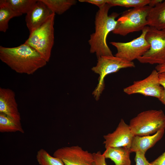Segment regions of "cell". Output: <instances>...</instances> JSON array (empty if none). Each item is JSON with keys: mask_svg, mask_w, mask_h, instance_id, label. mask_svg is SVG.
Instances as JSON below:
<instances>
[{"mask_svg": "<svg viewBox=\"0 0 165 165\" xmlns=\"http://www.w3.org/2000/svg\"><path fill=\"white\" fill-rule=\"evenodd\" d=\"M0 59L16 72L28 75L33 74L47 63L36 50L25 43L13 47L0 46Z\"/></svg>", "mask_w": 165, "mask_h": 165, "instance_id": "cell-1", "label": "cell"}, {"mask_svg": "<svg viewBox=\"0 0 165 165\" xmlns=\"http://www.w3.org/2000/svg\"><path fill=\"white\" fill-rule=\"evenodd\" d=\"M111 6L106 4L97 12L94 21L95 32L88 40L90 52L95 53L97 58L101 56H113L108 46L107 38L108 34L115 29L117 23L116 18L119 14L113 12L108 14Z\"/></svg>", "mask_w": 165, "mask_h": 165, "instance_id": "cell-2", "label": "cell"}, {"mask_svg": "<svg viewBox=\"0 0 165 165\" xmlns=\"http://www.w3.org/2000/svg\"><path fill=\"white\" fill-rule=\"evenodd\" d=\"M55 15L52 13L44 23L30 33L24 42L36 50L47 62L50 61L54 43Z\"/></svg>", "mask_w": 165, "mask_h": 165, "instance_id": "cell-3", "label": "cell"}, {"mask_svg": "<svg viewBox=\"0 0 165 165\" xmlns=\"http://www.w3.org/2000/svg\"><path fill=\"white\" fill-rule=\"evenodd\" d=\"M129 125L134 135H149L165 130V114L161 109L144 111L132 119Z\"/></svg>", "mask_w": 165, "mask_h": 165, "instance_id": "cell-4", "label": "cell"}, {"mask_svg": "<svg viewBox=\"0 0 165 165\" xmlns=\"http://www.w3.org/2000/svg\"><path fill=\"white\" fill-rule=\"evenodd\" d=\"M152 8L147 5L124 11L117 20L112 33L125 36L131 33L142 31L148 26L147 17Z\"/></svg>", "mask_w": 165, "mask_h": 165, "instance_id": "cell-5", "label": "cell"}, {"mask_svg": "<svg viewBox=\"0 0 165 165\" xmlns=\"http://www.w3.org/2000/svg\"><path fill=\"white\" fill-rule=\"evenodd\" d=\"M135 67L133 61L113 56H101L97 58L96 65L91 69L99 75L98 83L93 94L98 100L105 87L104 79L107 75L117 72L121 69Z\"/></svg>", "mask_w": 165, "mask_h": 165, "instance_id": "cell-6", "label": "cell"}, {"mask_svg": "<svg viewBox=\"0 0 165 165\" xmlns=\"http://www.w3.org/2000/svg\"><path fill=\"white\" fill-rule=\"evenodd\" d=\"M145 37L150 48L137 60L142 64H165V29L158 30L148 26Z\"/></svg>", "mask_w": 165, "mask_h": 165, "instance_id": "cell-7", "label": "cell"}, {"mask_svg": "<svg viewBox=\"0 0 165 165\" xmlns=\"http://www.w3.org/2000/svg\"><path fill=\"white\" fill-rule=\"evenodd\" d=\"M148 28V26L145 27L139 36L130 42H111L110 43L117 49L115 56L131 62L142 56L150 47L145 37Z\"/></svg>", "mask_w": 165, "mask_h": 165, "instance_id": "cell-8", "label": "cell"}, {"mask_svg": "<svg viewBox=\"0 0 165 165\" xmlns=\"http://www.w3.org/2000/svg\"><path fill=\"white\" fill-rule=\"evenodd\" d=\"M159 75L156 69L153 70L147 77L134 81L132 85L124 88L123 91L128 95L139 94L158 99L164 89L160 83Z\"/></svg>", "mask_w": 165, "mask_h": 165, "instance_id": "cell-9", "label": "cell"}, {"mask_svg": "<svg viewBox=\"0 0 165 165\" xmlns=\"http://www.w3.org/2000/svg\"><path fill=\"white\" fill-rule=\"evenodd\" d=\"M53 156L61 160L64 165H93V153L78 145L58 149Z\"/></svg>", "mask_w": 165, "mask_h": 165, "instance_id": "cell-10", "label": "cell"}, {"mask_svg": "<svg viewBox=\"0 0 165 165\" xmlns=\"http://www.w3.org/2000/svg\"><path fill=\"white\" fill-rule=\"evenodd\" d=\"M134 136L129 125L121 119L114 131L104 136L103 143L105 148L124 147L130 149Z\"/></svg>", "mask_w": 165, "mask_h": 165, "instance_id": "cell-11", "label": "cell"}, {"mask_svg": "<svg viewBox=\"0 0 165 165\" xmlns=\"http://www.w3.org/2000/svg\"><path fill=\"white\" fill-rule=\"evenodd\" d=\"M53 13L41 0H37L25 18L30 33L44 23Z\"/></svg>", "mask_w": 165, "mask_h": 165, "instance_id": "cell-12", "label": "cell"}, {"mask_svg": "<svg viewBox=\"0 0 165 165\" xmlns=\"http://www.w3.org/2000/svg\"><path fill=\"white\" fill-rule=\"evenodd\" d=\"M15 92L9 88H0V113L21 121Z\"/></svg>", "mask_w": 165, "mask_h": 165, "instance_id": "cell-13", "label": "cell"}, {"mask_svg": "<svg viewBox=\"0 0 165 165\" xmlns=\"http://www.w3.org/2000/svg\"><path fill=\"white\" fill-rule=\"evenodd\" d=\"M164 133L165 130L162 129L152 135H134L130 148L131 153L139 152L145 154L148 150L162 138Z\"/></svg>", "mask_w": 165, "mask_h": 165, "instance_id": "cell-14", "label": "cell"}, {"mask_svg": "<svg viewBox=\"0 0 165 165\" xmlns=\"http://www.w3.org/2000/svg\"><path fill=\"white\" fill-rule=\"evenodd\" d=\"M130 149L126 147H108L102 153L105 158L112 161L115 165H131Z\"/></svg>", "mask_w": 165, "mask_h": 165, "instance_id": "cell-15", "label": "cell"}, {"mask_svg": "<svg viewBox=\"0 0 165 165\" xmlns=\"http://www.w3.org/2000/svg\"><path fill=\"white\" fill-rule=\"evenodd\" d=\"M147 20L148 26L158 30L165 29V0L151 9Z\"/></svg>", "mask_w": 165, "mask_h": 165, "instance_id": "cell-16", "label": "cell"}, {"mask_svg": "<svg viewBox=\"0 0 165 165\" xmlns=\"http://www.w3.org/2000/svg\"><path fill=\"white\" fill-rule=\"evenodd\" d=\"M20 16L10 7L6 0H0V31L5 32L9 28V22L12 18Z\"/></svg>", "mask_w": 165, "mask_h": 165, "instance_id": "cell-17", "label": "cell"}, {"mask_svg": "<svg viewBox=\"0 0 165 165\" xmlns=\"http://www.w3.org/2000/svg\"><path fill=\"white\" fill-rule=\"evenodd\" d=\"M0 132L24 133L21 121H17L6 115L0 113Z\"/></svg>", "mask_w": 165, "mask_h": 165, "instance_id": "cell-18", "label": "cell"}, {"mask_svg": "<svg viewBox=\"0 0 165 165\" xmlns=\"http://www.w3.org/2000/svg\"><path fill=\"white\" fill-rule=\"evenodd\" d=\"M53 13L63 14L77 2L75 0H41Z\"/></svg>", "mask_w": 165, "mask_h": 165, "instance_id": "cell-19", "label": "cell"}, {"mask_svg": "<svg viewBox=\"0 0 165 165\" xmlns=\"http://www.w3.org/2000/svg\"><path fill=\"white\" fill-rule=\"evenodd\" d=\"M12 8L20 16L30 11L37 0H6Z\"/></svg>", "mask_w": 165, "mask_h": 165, "instance_id": "cell-20", "label": "cell"}, {"mask_svg": "<svg viewBox=\"0 0 165 165\" xmlns=\"http://www.w3.org/2000/svg\"><path fill=\"white\" fill-rule=\"evenodd\" d=\"M36 158L39 165H64L61 160L52 156L42 148L37 152Z\"/></svg>", "mask_w": 165, "mask_h": 165, "instance_id": "cell-21", "label": "cell"}, {"mask_svg": "<svg viewBox=\"0 0 165 165\" xmlns=\"http://www.w3.org/2000/svg\"><path fill=\"white\" fill-rule=\"evenodd\" d=\"M150 0H108L107 3L111 7L118 6L135 8L147 6Z\"/></svg>", "mask_w": 165, "mask_h": 165, "instance_id": "cell-22", "label": "cell"}, {"mask_svg": "<svg viewBox=\"0 0 165 165\" xmlns=\"http://www.w3.org/2000/svg\"><path fill=\"white\" fill-rule=\"evenodd\" d=\"M134 160L136 165H152L147 160L145 154L139 152H135Z\"/></svg>", "mask_w": 165, "mask_h": 165, "instance_id": "cell-23", "label": "cell"}, {"mask_svg": "<svg viewBox=\"0 0 165 165\" xmlns=\"http://www.w3.org/2000/svg\"><path fill=\"white\" fill-rule=\"evenodd\" d=\"M93 153L94 157L93 165H107L106 158L100 151Z\"/></svg>", "mask_w": 165, "mask_h": 165, "instance_id": "cell-24", "label": "cell"}, {"mask_svg": "<svg viewBox=\"0 0 165 165\" xmlns=\"http://www.w3.org/2000/svg\"><path fill=\"white\" fill-rule=\"evenodd\" d=\"M79 1L81 2L88 3L96 5L99 9L107 4L108 0H79Z\"/></svg>", "mask_w": 165, "mask_h": 165, "instance_id": "cell-25", "label": "cell"}, {"mask_svg": "<svg viewBox=\"0 0 165 165\" xmlns=\"http://www.w3.org/2000/svg\"><path fill=\"white\" fill-rule=\"evenodd\" d=\"M150 163L152 165H165V151Z\"/></svg>", "mask_w": 165, "mask_h": 165, "instance_id": "cell-26", "label": "cell"}, {"mask_svg": "<svg viewBox=\"0 0 165 165\" xmlns=\"http://www.w3.org/2000/svg\"><path fill=\"white\" fill-rule=\"evenodd\" d=\"M159 78L160 83L165 90V72L160 73Z\"/></svg>", "mask_w": 165, "mask_h": 165, "instance_id": "cell-27", "label": "cell"}, {"mask_svg": "<svg viewBox=\"0 0 165 165\" xmlns=\"http://www.w3.org/2000/svg\"><path fill=\"white\" fill-rule=\"evenodd\" d=\"M155 69L159 74L165 72V64L157 65L155 67Z\"/></svg>", "mask_w": 165, "mask_h": 165, "instance_id": "cell-28", "label": "cell"}, {"mask_svg": "<svg viewBox=\"0 0 165 165\" xmlns=\"http://www.w3.org/2000/svg\"><path fill=\"white\" fill-rule=\"evenodd\" d=\"M163 0H150L148 6L153 8L163 1Z\"/></svg>", "mask_w": 165, "mask_h": 165, "instance_id": "cell-29", "label": "cell"}, {"mask_svg": "<svg viewBox=\"0 0 165 165\" xmlns=\"http://www.w3.org/2000/svg\"><path fill=\"white\" fill-rule=\"evenodd\" d=\"M158 99L163 104L165 105V90L164 89L163 90L160 97Z\"/></svg>", "mask_w": 165, "mask_h": 165, "instance_id": "cell-30", "label": "cell"}]
</instances>
